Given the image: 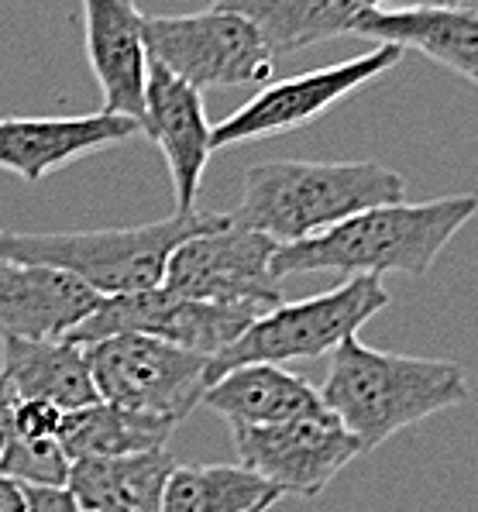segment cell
<instances>
[{"instance_id":"6da1fadb","label":"cell","mask_w":478,"mask_h":512,"mask_svg":"<svg viewBox=\"0 0 478 512\" xmlns=\"http://www.w3.org/2000/svg\"><path fill=\"white\" fill-rule=\"evenodd\" d=\"M478 210V196H441L427 203H382L351 214L313 238L279 244L272 275L348 272V275H427L448 241Z\"/></svg>"},{"instance_id":"7a4b0ae2","label":"cell","mask_w":478,"mask_h":512,"mask_svg":"<svg viewBox=\"0 0 478 512\" xmlns=\"http://www.w3.org/2000/svg\"><path fill=\"white\" fill-rule=\"evenodd\" d=\"M317 392L368 454L399 430L465 403L468 375L458 361L375 351L348 337L331 351V368Z\"/></svg>"},{"instance_id":"3957f363","label":"cell","mask_w":478,"mask_h":512,"mask_svg":"<svg viewBox=\"0 0 478 512\" xmlns=\"http://www.w3.org/2000/svg\"><path fill=\"white\" fill-rule=\"evenodd\" d=\"M406 179L382 162H258L241 176L238 210L227 220L276 244H293L358 210L399 203Z\"/></svg>"},{"instance_id":"277c9868","label":"cell","mask_w":478,"mask_h":512,"mask_svg":"<svg viewBox=\"0 0 478 512\" xmlns=\"http://www.w3.org/2000/svg\"><path fill=\"white\" fill-rule=\"evenodd\" d=\"M224 214H172L138 227H104V231L21 234L0 231V258L52 265L90 286L100 299L148 293L166 282L172 251L186 238L210 231Z\"/></svg>"},{"instance_id":"5b68a950","label":"cell","mask_w":478,"mask_h":512,"mask_svg":"<svg viewBox=\"0 0 478 512\" xmlns=\"http://www.w3.org/2000/svg\"><path fill=\"white\" fill-rule=\"evenodd\" d=\"M386 306L389 293L375 275H351L341 286L310 299H296V303L282 299L279 306L262 313L238 341L210 358L207 382L214 385L221 375L241 365H286L296 358L331 354L341 341L358 337V327H365Z\"/></svg>"},{"instance_id":"8992f818","label":"cell","mask_w":478,"mask_h":512,"mask_svg":"<svg viewBox=\"0 0 478 512\" xmlns=\"http://www.w3.org/2000/svg\"><path fill=\"white\" fill-rule=\"evenodd\" d=\"M100 403L183 423L207 392V354L183 351L148 334H117L86 344Z\"/></svg>"},{"instance_id":"52a82bcc","label":"cell","mask_w":478,"mask_h":512,"mask_svg":"<svg viewBox=\"0 0 478 512\" xmlns=\"http://www.w3.org/2000/svg\"><path fill=\"white\" fill-rule=\"evenodd\" d=\"M148 62H159L193 90L252 86L272 76V52L241 14L210 7L200 14L145 18Z\"/></svg>"},{"instance_id":"ba28073f","label":"cell","mask_w":478,"mask_h":512,"mask_svg":"<svg viewBox=\"0 0 478 512\" xmlns=\"http://www.w3.org/2000/svg\"><path fill=\"white\" fill-rule=\"evenodd\" d=\"M258 317H262V310H252V306H221L207 303V299H186L159 286L148 289V293L104 296L80 327L69 330L66 341L86 348V344L117 334H148L183 351L214 358L227 344L238 341Z\"/></svg>"},{"instance_id":"9c48e42d","label":"cell","mask_w":478,"mask_h":512,"mask_svg":"<svg viewBox=\"0 0 478 512\" xmlns=\"http://www.w3.org/2000/svg\"><path fill=\"white\" fill-rule=\"evenodd\" d=\"M279 244L258 231L224 220L210 231L186 238L172 251L162 289L186 299H207L221 306H252L269 313L282 303L272 255Z\"/></svg>"},{"instance_id":"30bf717a","label":"cell","mask_w":478,"mask_h":512,"mask_svg":"<svg viewBox=\"0 0 478 512\" xmlns=\"http://www.w3.org/2000/svg\"><path fill=\"white\" fill-rule=\"evenodd\" d=\"M403 55L406 52L396 45H375L372 52L355 55V59L310 69V73L289 76L279 83H265L248 104H241L234 114H227L221 124L210 128V148L217 152L227 145H245V141H262L307 128L310 121L341 104L358 86L396 69Z\"/></svg>"},{"instance_id":"8fae6325","label":"cell","mask_w":478,"mask_h":512,"mask_svg":"<svg viewBox=\"0 0 478 512\" xmlns=\"http://www.w3.org/2000/svg\"><path fill=\"white\" fill-rule=\"evenodd\" d=\"M241 464L276 485L282 495H320L362 447L327 406L269 427H231Z\"/></svg>"},{"instance_id":"7c38bea8","label":"cell","mask_w":478,"mask_h":512,"mask_svg":"<svg viewBox=\"0 0 478 512\" xmlns=\"http://www.w3.org/2000/svg\"><path fill=\"white\" fill-rule=\"evenodd\" d=\"M141 135L152 138L166 155L172 193H176V214H193L203 172H207V162L214 155L207 107H203L200 90L176 80L159 62H148Z\"/></svg>"},{"instance_id":"4fadbf2b","label":"cell","mask_w":478,"mask_h":512,"mask_svg":"<svg viewBox=\"0 0 478 512\" xmlns=\"http://www.w3.org/2000/svg\"><path fill=\"white\" fill-rule=\"evenodd\" d=\"M138 135V121L104 114V110L80 117H4L0 121V169L14 172L25 183H42L45 176L66 169L69 162Z\"/></svg>"},{"instance_id":"5bb4252c","label":"cell","mask_w":478,"mask_h":512,"mask_svg":"<svg viewBox=\"0 0 478 512\" xmlns=\"http://www.w3.org/2000/svg\"><path fill=\"white\" fill-rule=\"evenodd\" d=\"M97 303L100 296L76 275L0 258V337L56 341L80 327Z\"/></svg>"},{"instance_id":"9a60e30c","label":"cell","mask_w":478,"mask_h":512,"mask_svg":"<svg viewBox=\"0 0 478 512\" xmlns=\"http://www.w3.org/2000/svg\"><path fill=\"white\" fill-rule=\"evenodd\" d=\"M86 59L104 93V114L131 117L141 124L145 114V14L135 0H83Z\"/></svg>"},{"instance_id":"2e32d148","label":"cell","mask_w":478,"mask_h":512,"mask_svg":"<svg viewBox=\"0 0 478 512\" xmlns=\"http://www.w3.org/2000/svg\"><path fill=\"white\" fill-rule=\"evenodd\" d=\"M0 378L14 399H42L73 413L97 403L86 351L80 344L56 337V341H14L0 337Z\"/></svg>"},{"instance_id":"e0dca14e","label":"cell","mask_w":478,"mask_h":512,"mask_svg":"<svg viewBox=\"0 0 478 512\" xmlns=\"http://www.w3.org/2000/svg\"><path fill=\"white\" fill-rule=\"evenodd\" d=\"M200 403L224 416L231 427H269L324 406L317 385L282 365H241L200 396Z\"/></svg>"},{"instance_id":"ac0fdd59","label":"cell","mask_w":478,"mask_h":512,"mask_svg":"<svg viewBox=\"0 0 478 512\" xmlns=\"http://www.w3.org/2000/svg\"><path fill=\"white\" fill-rule=\"evenodd\" d=\"M351 35L375 45L417 49L441 66H454L465 55H478V14L461 7H406V11H368L362 7Z\"/></svg>"},{"instance_id":"d6986e66","label":"cell","mask_w":478,"mask_h":512,"mask_svg":"<svg viewBox=\"0 0 478 512\" xmlns=\"http://www.w3.org/2000/svg\"><path fill=\"white\" fill-rule=\"evenodd\" d=\"M176 458L162 451L128 454V458H80L69 468L66 488L83 512L128 506L138 512H162V488Z\"/></svg>"},{"instance_id":"ffe728a7","label":"cell","mask_w":478,"mask_h":512,"mask_svg":"<svg viewBox=\"0 0 478 512\" xmlns=\"http://www.w3.org/2000/svg\"><path fill=\"white\" fill-rule=\"evenodd\" d=\"M214 7L241 14L258 31L272 59L351 35L362 11L355 0H214Z\"/></svg>"},{"instance_id":"44dd1931","label":"cell","mask_w":478,"mask_h":512,"mask_svg":"<svg viewBox=\"0 0 478 512\" xmlns=\"http://www.w3.org/2000/svg\"><path fill=\"white\" fill-rule=\"evenodd\" d=\"M179 423L162 416L135 413L111 403H90L66 413L59 430V444L69 461L80 458H128V454L162 451Z\"/></svg>"},{"instance_id":"7402d4cb","label":"cell","mask_w":478,"mask_h":512,"mask_svg":"<svg viewBox=\"0 0 478 512\" xmlns=\"http://www.w3.org/2000/svg\"><path fill=\"white\" fill-rule=\"evenodd\" d=\"M276 485L245 464H176L162 488V512H269Z\"/></svg>"},{"instance_id":"603a6c76","label":"cell","mask_w":478,"mask_h":512,"mask_svg":"<svg viewBox=\"0 0 478 512\" xmlns=\"http://www.w3.org/2000/svg\"><path fill=\"white\" fill-rule=\"evenodd\" d=\"M69 468L73 461L59 440H21L11 433L0 451V475L25 488H66Z\"/></svg>"},{"instance_id":"cb8c5ba5","label":"cell","mask_w":478,"mask_h":512,"mask_svg":"<svg viewBox=\"0 0 478 512\" xmlns=\"http://www.w3.org/2000/svg\"><path fill=\"white\" fill-rule=\"evenodd\" d=\"M62 420L66 413L42 399H14L11 406V433L21 440H59Z\"/></svg>"},{"instance_id":"d4e9b609","label":"cell","mask_w":478,"mask_h":512,"mask_svg":"<svg viewBox=\"0 0 478 512\" xmlns=\"http://www.w3.org/2000/svg\"><path fill=\"white\" fill-rule=\"evenodd\" d=\"M28 512H83L69 488H25Z\"/></svg>"},{"instance_id":"484cf974","label":"cell","mask_w":478,"mask_h":512,"mask_svg":"<svg viewBox=\"0 0 478 512\" xmlns=\"http://www.w3.org/2000/svg\"><path fill=\"white\" fill-rule=\"evenodd\" d=\"M0 512H28L25 485L11 482V478H4V475H0Z\"/></svg>"},{"instance_id":"4316f807","label":"cell","mask_w":478,"mask_h":512,"mask_svg":"<svg viewBox=\"0 0 478 512\" xmlns=\"http://www.w3.org/2000/svg\"><path fill=\"white\" fill-rule=\"evenodd\" d=\"M368 11H406V7H451V0H355Z\"/></svg>"},{"instance_id":"83f0119b","label":"cell","mask_w":478,"mask_h":512,"mask_svg":"<svg viewBox=\"0 0 478 512\" xmlns=\"http://www.w3.org/2000/svg\"><path fill=\"white\" fill-rule=\"evenodd\" d=\"M11 406H14V392L0 378V451H4L7 437H11Z\"/></svg>"},{"instance_id":"f1b7e54d","label":"cell","mask_w":478,"mask_h":512,"mask_svg":"<svg viewBox=\"0 0 478 512\" xmlns=\"http://www.w3.org/2000/svg\"><path fill=\"white\" fill-rule=\"evenodd\" d=\"M454 73H461L465 80H472L475 86H478V55H465V59H458L454 62Z\"/></svg>"},{"instance_id":"f546056e","label":"cell","mask_w":478,"mask_h":512,"mask_svg":"<svg viewBox=\"0 0 478 512\" xmlns=\"http://www.w3.org/2000/svg\"><path fill=\"white\" fill-rule=\"evenodd\" d=\"M451 7H461V11L478 14V0H451Z\"/></svg>"},{"instance_id":"4dcf8cb0","label":"cell","mask_w":478,"mask_h":512,"mask_svg":"<svg viewBox=\"0 0 478 512\" xmlns=\"http://www.w3.org/2000/svg\"><path fill=\"white\" fill-rule=\"evenodd\" d=\"M97 512H138V509H128V506H107V509H97Z\"/></svg>"}]
</instances>
